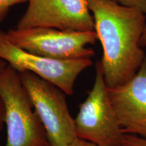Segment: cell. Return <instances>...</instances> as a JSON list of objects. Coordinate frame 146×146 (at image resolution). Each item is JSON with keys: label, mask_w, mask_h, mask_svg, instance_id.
Instances as JSON below:
<instances>
[{"label": "cell", "mask_w": 146, "mask_h": 146, "mask_svg": "<svg viewBox=\"0 0 146 146\" xmlns=\"http://www.w3.org/2000/svg\"><path fill=\"white\" fill-rule=\"evenodd\" d=\"M88 4L103 49L100 63L107 87L123 85L137 72L146 58L140 45L146 14L115 0H88Z\"/></svg>", "instance_id": "6da1fadb"}, {"label": "cell", "mask_w": 146, "mask_h": 146, "mask_svg": "<svg viewBox=\"0 0 146 146\" xmlns=\"http://www.w3.org/2000/svg\"><path fill=\"white\" fill-rule=\"evenodd\" d=\"M0 97L5 106V146H51L19 72L10 65L0 73Z\"/></svg>", "instance_id": "7a4b0ae2"}, {"label": "cell", "mask_w": 146, "mask_h": 146, "mask_svg": "<svg viewBox=\"0 0 146 146\" xmlns=\"http://www.w3.org/2000/svg\"><path fill=\"white\" fill-rule=\"evenodd\" d=\"M77 138L100 146H122L125 133L110 99L100 61L92 88L74 118Z\"/></svg>", "instance_id": "3957f363"}, {"label": "cell", "mask_w": 146, "mask_h": 146, "mask_svg": "<svg viewBox=\"0 0 146 146\" xmlns=\"http://www.w3.org/2000/svg\"><path fill=\"white\" fill-rule=\"evenodd\" d=\"M22 83L41 122L51 146H68L77 139L66 94L30 72H19Z\"/></svg>", "instance_id": "277c9868"}, {"label": "cell", "mask_w": 146, "mask_h": 146, "mask_svg": "<svg viewBox=\"0 0 146 146\" xmlns=\"http://www.w3.org/2000/svg\"><path fill=\"white\" fill-rule=\"evenodd\" d=\"M6 34L13 44L23 50L56 60L91 58L95 52L87 45L98 40L95 31H69L47 27L16 28Z\"/></svg>", "instance_id": "5b68a950"}, {"label": "cell", "mask_w": 146, "mask_h": 146, "mask_svg": "<svg viewBox=\"0 0 146 146\" xmlns=\"http://www.w3.org/2000/svg\"><path fill=\"white\" fill-rule=\"evenodd\" d=\"M0 58L18 72H30L72 95L79 74L92 65L91 58L56 60L33 54L16 46L0 31Z\"/></svg>", "instance_id": "8992f818"}, {"label": "cell", "mask_w": 146, "mask_h": 146, "mask_svg": "<svg viewBox=\"0 0 146 146\" xmlns=\"http://www.w3.org/2000/svg\"><path fill=\"white\" fill-rule=\"evenodd\" d=\"M16 29L47 27L69 31H95L88 0H29Z\"/></svg>", "instance_id": "52a82bcc"}, {"label": "cell", "mask_w": 146, "mask_h": 146, "mask_svg": "<svg viewBox=\"0 0 146 146\" xmlns=\"http://www.w3.org/2000/svg\"><path fill=\"white\" fill-rule=\"evenodd\" d=\"M108 91L123 133L146 139V58L130 80Z\"/></svg>", "instance_id": "ba28073f"}, {"label": "cell", "mask_w": 146, "mask_h": 146, "mask_svg": "<svg viewBox=\"0 0 146 146\" xmlns=\"http://www.w3.org/2000/svg\"><path fill=\"white\" fill-rule=\"evenodd\" d=\"M28 1L29 0H0V23L4 20L11 7Z\"/></svg>", "instance_id": "9c48e42d"}, {"label": "cell", "mask_w": 146, "mask_h": 146, "mask_svg": "<svg viewBox=\"0 0 146 146\" xmlns=\"http://www.w3.org/2000/svg\"><path fill=\"white\" fill-rule=\"evenodd\" d=\"M122 146H146V139L133 135L125 134Z\"/></svg>", "instance_id": "30bf717a"}, {"label": "cell", "mask_w": 146, "mask_h": 146, "mask_svg": "<svg viewBox=\"0 0 146 146\" xmlns=\"http://www.w3.org/2000/svg\"><path fill=\"white\" fill-rule=\"evenodd\" d=\"M124 6L137 8L146 14V0H115Z\"/></svg>", "instance_id": "8fae6325"}, {"label": "cell", "mask_w": 146, "mask_h": 146, "mask_svg": "<svg viewBox=\"0 0 146 146\" xmlns=\"http://www.w3.org/2000/svg\"><path fill=\"white\" fill-rule=\"evenodd\" d=\"M5 124V106L3 100L0 97V131L2 130ZM0 146H1L0 145Z\"/></svg>", "instance_id": "7c38bea8"}, {"label": "cell", "mask_w": 146, "mask_h": 146, "mask_svg": "<svg viewBox=\"0 0 146 146\" xmlns=\"http://www.w3.org/2000/svg\"><path fill=\"white\" fill-rule=\"evenodd\" d=\"M68 146H100L98 145H96L94 143L91 142L85 141V140L77 138L76 140H74L72 143Z\"/></svg>", "instance_id": "4fadbf2b"}, {"label": "cell", "mask_w": 146, "mask_h": 146, "mask_svg": "<svg viewBox=\"0 0 146 146\" xmlns=\"http://www.w3.org/2000/svg\"><path fill=\"white\" fill-rule=\"evenodd\" d=\"M140 45H141L142 47H146V21L143 33V34H142L141 39H140Z\"/></svg>", "instance_id": "5bb4252c"}, {"label": "cell", "mask_w": 146, "mask_h": 146, "mask_svg": "<svg viewBox=\"0 0 146 146\" xmlns=\"http://www.w3.org/2000/svg\"><path fill=\"white\" fill-rule=\"evenodd\" d=\"M8 65V63H7L6 62L0 58V73L4 70L5 67H6Z\"/></svg>", "instance_id": "9a60e30c"}]
</instances>
